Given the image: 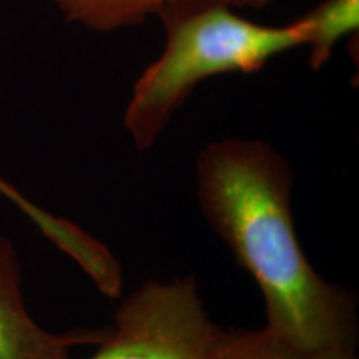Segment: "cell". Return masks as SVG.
I'll return each instance as SVG.
<instances>
[{
	"label": "cell",
	"mask_w": 359,
	"mask_h": 359,
	"mask_svg": "<svg viewBox=\"0 0 359 359\" xmlns=\"http://www.w3.org/2000/svg\"><path fill=\"white\" fill-rule=\"evenodd\" d=\"M304 34L308 62L313 70H321L341 39L359 29V0H323L296 19Z\"/></svg>",
	"instance_id": "obj_6"
},
{
	"label": "cell",
	"mask_w": 359,
	"mask_h": 359,
	"mask_svg": "<svg viewBox=\"0 0 359 359\" xmlns=\"http://www.w3.org/2000/svg\"><path fill=\"white\" fill-rule=\"evenodd\" d=\"M212 359H358V354L356 349L296 348L263 327L222 331Z\"/></svg>",
	"instance_id": "obj_7"
},
{
	"label": "cell",
	"mask_w": 359,
	"mask_h": 359,
	"mask_svg": "<svg viewBox=\"0 0 359 359\" xmlns=\"http://www.w3.org/2000/svg\"><path fill=\"white\" fill-rule=\"evenodd\" d=\"M87 359H212L223 330L210 320L193 275L147 281L116 309Z\"/></svg>",
	"instance_id": "obj_3"
},
{
	"label": "cell",
	"mask_w": 359,
	"mask_h": 359,
	"mask_svg": "<svg viewBox=\"0 0 359 359\" xmlns=\"http://www.w3.org/2000/svg\"><path fill=\"white\" fill-rule=\"evenodd\" d=\"M109 327L53 333L29 313L22 291L19 257L0 231V359H72L75 348L97 346Z\"/></svg>",
	"instance_id": "obj_4"
},
{
	"label": "cell",
	"mask_w": 359,
	"mask_h": 359,
	"mask_svg": "<svg viewBox=\"0 0 359 359\" xmlns=\"http://www.w3.org/2000/svg\"><path fill=\"white\" fill-rule=\"evenodd\" d=\"M163 50L133 85L123 125L138 151H147L193 90L226 74H257L281 53L304 47L298 20L264 25L217 0H178L156 15Z\"/></svg>",
	"instance_id": "obj_2"
},
{
	"label": "cell",
	"mask_w": 359,
	"mask_h": 359,
	"mask_svg": "<svg viewBox=\"0 0 359 359\" xmlns=\"http://www.w3.org/2000/svg\"><path fill=\"white\" fill-rule=\"evenodd\" d=\"M67 22L93 32H116L142 25L178 0H52ZM236 11H262L276 0H217Z\"/></svg>",
	"instance_id": "obj_5"
},
{
	"label": "cell",
	"mask_w": 359,
	"mask_h": 359,
	"mask_svg": "<svg viewBox=\"0 0 359 359\" xmlns=\"http://www.w3.org/2000/svg\"><path fill=\"white\" fill-rule=\"evenodd\" d=\"M196 183L206 222L262 291L269 333L303 349H356V298L308 262L285 156L258 138H223L201 150Z\"/></svg>",
	"instance_id": "obj_1"
}]
</instances>
